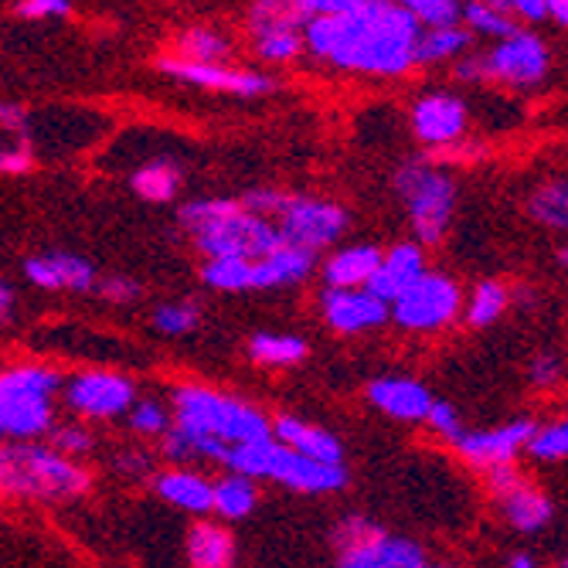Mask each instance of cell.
Returning <instances> with one entry per match:
<instances>
[{
  "label": "cell",
  "instance_id": "cell-1",
  "mask_svg": "<svg viewBox=\"0 0 568 568\" xmlns=\"http://www.w3.org/2000/svg\"><path fill=\"white\" fill-rule=\"evenodd\" d=\"M419 31L392 0H368L347 14L314 18L303 28V48L341 72L398 79L416 65Z\"/></svg>",
  "mask_w": 568,
  "mask_h": 568
},
{
  "label": "cell",
  "instance_id": "cell-2",
  "mask_svg": "<svg viewBox=\"0 0 568 568\" xmlns=\"http://www.w3.org/2000/svg\"><path fill=\"white\" fill-rule=\"evenodd\" d=\"M266 412L252 408L232 395H222L204 385H178L174 388V419L171 429L161 436V449L168 459H191L194 443H222L242 446L266 439L270 433Z\"/></svg>",
  "mask_w": 568,
  "mask_h": 568
},
{
  "label": "cell",
  "instance_id": "cell-3",
  "mask_svg": "<svg viewBox=\"0 0 568 568\" xmlns=\"http://www.w3.org/2000/svg\"><path fill=\"white\" fill-rule=\"evenodd\" d=\"M181 229L194 239L204 260H245L270 255L283 239L270 219L245 212L239 201L201 197L181 209Z\"/></svg>",
  "mask_w": 568,
  "mask_h": 568
},
{
  "label": "cell",
  "instance_id": "cell-4",
  "mask_svg": "<svg viewBox=\"0 0 568 568\" xmlns=\"http://www.w3.org/2000/svg\"><path fill=\"white\" fill-rule=\"evenodd\" d=\"M92 487L79 459L41 443H14L0 449V494L24 500H69Z\"/></svg>",
  "mask_w": 568,
  "mask_h": 568
},
{
  "label": "cell",
  "instance_id": "cell-5",
  "mask_svg": "<svg viewBox=\"0 0 568 568\" xmlns=\"http://www.w3.org/2000/svg\"><path fill=\"white\" fill-rule=\"evenodd\" d=\"M62 388V375L44 365H14L0 372V436L34 443L55 426L51 398Z\"/></svg>",
  "mask_w": 568,
  "mask_h": 568
},
{
  "label": "cell",
  "instance_id": "cell-6",
  "mask_svg": "<svg viewBox=\"0 0 568 568\" xmlns=\"http://www.w3.org/2000/svg\"><path fill=\"white\" fill-rule=\"evenodd\" d=\"M551 72V51L535 31H514L484 55H463L456 75L463 82H500L514 89L541 85Z\"/></svg>",
  "mask_w": 568,
  "mask_h": 568
},
{
  "label": "cell",
  "instance_id": "cell-7",
  "mask_svg": "<svg viewBox=\"0 0 568 568\" xmlns=\"http://www.w3.org/2000/svg\"><path fill=\"white\" fill-rule=\"evenodd\" d=\"M395 187L408 209V222L423 245H439L456 209V187L449 174L426 161H412L395 174Z\"/></svg>",
  "mask_w": 568,
  "mask_h": 568
},
{
  "label": "cell",
  "instance_id": "cell-8",
  "mask_svg": "<svg viewBox=\"0 0 568 568\" xmlns=\"http://www.w3.org/2000/svg\"><path fill=\"white\" fill-rule=\"evenodd\" d=\"M459 286L443 273H423L392 303V317L405 331H443L459 317Z\"/></svg>",
  "mask_w": 568,
  "mask_h": 568
},
{
  "label": "cell",
  "instance_id": "cell-9",
  "mask_svg": "<svg viewBox=\"0 0 568 568\" xmlns=\"http://www.w3.org/2000/svg\"><path fill=\"white\" fill-rule=\"evenodd\" d=\"M344 229H347V212L341 204L321 197H290L276 225L286 245H296L310 255L334 245L344 235Z\"/></svg>",
  "mask_w": 568,
  "mask_h": 568
},
{
  "label": "cell",
  "instance_id": "cell-10",
  "mask_svg": "<svg viewBox=\"0 0 568 568\" xmlns=\"http://www.w3.org/2000/svg\"><path fill=\"white\" fill-rule=\"evenodd\" d=\"M487 480H490V494H494V500L500 504V510H504V518H507V525L514 528V531H525V535H535V531H541V528H548V521H551V514H555V504H551V497L541 490V487H535L518 467H497V470H490L487 474Z\"/></svg>",
  "mask_w": 568,
  "mask_h": 568
},
{
  "label": "cell",
  "instance_id": "cell-11",
  "mask_svg": "<svg viewBox=\"0 0 568 568\" xmlns=\"http://www.w3.org/2000/svg\"><path fill=\"white\" fill-rule=\"evenodd\" d=\"M65 402L82 419H120L136 402V388L120 372L92 368V372H79L65 385Z\"/></svg>",
  "mask_w": 568,
  "mask_h": 568
},
{
  "label": "cell",
  "instance_id": "cell-12",
  "mask_svg": "<svg viewBox=\"0 0 568 568\" xmlns=\"http://www.w3.org/2000/svg\"><path fill=\"white\" fill-rule=\"evenodd\" d=\"M535 433V423L531 419H514L507 426H497V429H480V433H463L453 446L456 453L470 463V467H480V470H497V467H510L518 453L528 446Z\"/></svg>",
  "mask_w": 568,
  "mask_h": 568
},
{
  "label": "cell",
  "instance_id": "cell-13",
  "mask_svg": "<svg viewBox=\"0 0 568 568\" xmlns=\"http://www.w3.org/2000/svg\"><path fill=\"white\" fill-rule=\"evenodd\" d=\"M334 548L341 568H398L395 535L382 531L368 518H357V514L334 528Z\"/></svg>",
  "mask_w": 568,
  "mask_h": 568
},
{
  "label": "cell",
  "instance_id": "cell-14",
  "mask_svg": "<svg viewBox=\"0 0 568 568\" xmlns=\"http://www.w3.org/2000/svg\"><path fill=\"white\" fill-rule=\"evenodd\" d=\"M467 102L449 95V92H433L423 95L416 106H412V130L426 146L446 150L467 136Z\"/></svg>",
  "mask_w": 568,
  "mask_h": 568
},
{
  "label": "cell",
  "instance_id": "cell-15",
  "mask_svg": "<svg viewBox=\"0 0 568 568\" xmlns=\"http://www.w3.org/2000/svg\"><path fill=\"white\" fill-rule=\"evenodd\" d=\"M161 72L178 79V82L197 85V89L232 92V95H245V99L273 92V79H266L260 72H242L232 65H201V62H184V59H161Z\"/></svg>",
  "mask_w": 568,
  "mask_h": 568
},
{
  "label": "cell",
  "instance_id": "cell-16",
  "mask_svg": "<svg viewBox=\"0 0 568 568\" xmlns=\"http://www.w3.org/2000/svg\"><path fill=\"white\" fill-rule=\"evenodd\" d=\"M321 310L331 331L337 334H365L388 321V306L368 290H327Z\"/></svg>",
  "mask_w": 568,
  "mask_h": 568
},
{
  "label": "cell",
  "instance_id": "cell-17",
  "mask_svg": "<svg viewBox=\"0 0 568 568\" xmlns=\"http://www.w3.org/2000/svg\"><path fill=\"white\" fill-rule=\"evenodd\" d=\"M266 480H276V484H283V487H290L296 494H334V490H341L347 484V470H344V463H341V467H327V463L296 456V453L280 446Z\"/></svg>",
  "mask_w": 568,
  "mask_h": 568
},
{
  "label": "cell",
  "instance_id": "cell-18",
  "mask_svg": "<svg viewBox=\"0 0 568 568\" xmlns=\"http://www.w3.org/2000/svg\"><path fill=\"white\" fill-rule=\"evenodd\" d=\"M426 273V252L419 242H402L388 252H382V263L372 276V283L365 286L372 296H378L385 306H392L412 283Z\"/></svg>",
  "mask_w": 568,
  "mask_h": 568
},
{
  "label": "cell",
  "instance_id": "cell-19",
  "mask_svg": "<svg viewBox=\"0 0 568 568\" xmlns=\"http://www.w3.org/2000/svg\"><path fill=\"white\" fill-rule=\"evenodd\" d=\"M24 276L41 290H65V293H89L95 290V266L72 252H48L24 263Z\"/></svg>",
  "mask_w": 568,
  "mask_h": 568
},
{
  "label": "cell",
  "instance_id": "cell-20",
  "mask_svg": "<svg viewBox=\"0 0 568 568\" xmlns=\"http://www.w3.org/2000/svg\"><path fill=\"white\" fill-rule=\"evenodd\" d=\"M273 439L296 453V456H306V459H317V463H327V467H341L344 463V446L341 439L324 429V426H314V423H303L296 416H280L273 426H270Z\"/></svg>",
  "mask_w": 568,
  "mask_h": 568
},
{
  "label": "cell",
  "instance_id": "cell-21",
  "mask_svg": "<svg viewBox=\"0 0 568 568\" xmlns=\"http://www.w3.org/2000/svg\"><path fill=\"white\" fill-rule=\"evenodd\" d=\"M368 402L398 423H426L433 395L412 378H378L368 385Z\"/></svg>",
  "mask_w": 568,
  "mask_h": 568
},
{
  "label": "cell",
  "instance_id": "cell-22",
  "mask_svg": "<svg viewBox=\"0 0 568 568\" xmlns=\"http://www.w3.org/2000/svg\"><path fill=\"white\" fill-rule=\"evenodd\" d=\"M310 273H314V255L280 242L270 255L252 263V290H280V286H293L303 283Z\"/></svg>",
  "mask_w": 568,
  "mask_h": 568
},
{
  "label": "cell",
  "instance_id": "cell-23",
  "mask_svg": "<svg viewBox=\"0 0 568 568\" xmlns=\"http://www.w3.org/2000/svg\"><path fill=\"white\" fill-rule=\"evenodd\" d=\"M378 263H382V248L375 245H351V248L334 252L324 266L327 290H365Z\"/></svg>",
  "mask_w": 568,
  "mask_h": 568
},
{
  "label": "cell",
  "instance_id": "cell-24",
  "mask_svg": "<svg viewBox=\"0 0 568 568\" xmlns=\"http://www.w3.org/2000/svg\"><path fill=\"white\" fill-rule=\"evenodd\" d=\"M153 490L181 510H191V514L212 510V480H204L194 470H184V467L164 470V474L153 477Z\"/></svg>",
  "mask_w": 568,
  "mask_h": 568
},
{
  "label": "cell",
  "instance_id": "cell-25",
  "mask_svg": "<svg viewBox=\"0 0 568 568\" xmlns=\"http://www.w3.org/2000/svg\"><path fill=\"white\" fill-rule=\"evenodd\" d=\"M34 164L28 116L18 106H0V174H24Z\"/></svg>",
  "mask_w": 568,
  "mask_h": 568
},
{
  "label": "cell",
  "instance_id": "cell-26",
  "mask_svg": "<svg viewBox=\"0 0 568 568\" xmlns=\"http://www.w3.org/2000/svg\"><path fill=\"white\" fill-rule=\"evenodd\" d=\"M191 568H235V538L212 521H197L187 531Z\"/></svg>",
  "mask_w": 568,
  "mask_h": 568
},
{
  "label": "cell",
  "instance_id": "cell-27",
  "mask_svg": "<svg viewBox=\"0 0 568 568\" xmlns=\"http://www.w3.org/2000/svg\"><path fill=\"white\" fill-rule=\"evenodd\" d=\"M474 44V34L463 24H449V28H426L419 31L416 41V65H433V62H446V59H463Z\"/></svg>",
  "mask_w": 568,
  "mask_h": 568
},
{
  "label": "cell",
  "instance_id": "cell-28",
  "mask_svg": "<svg viewBox=\"0 0 568 568\" xmlns=\"http://www.w3.org/2000/svg\"><path fill=\"white\" fill-rule=\"evenodd\" d=\"M178 51L184 62H201V65H229V55H232V41L215 31V28H187L181 38H178Z\"/></svg>",
  "mask_w": 568,
  "mask_h": 568
},
{
  "label": "cell",
  "instance_id": "cell-29",
  "mask_svg": "<svg viewBox=\"0 0 568 568\" xmlns=\"http://www.w3.org/2000/svg\"><path fill=\"white\" fill-rule=\"evenodd\" d=\"M306 341L293 334H255L248 341V357L266 368H293L306 357Z\"/></svg>",
  "mask_w": 568,
  "mask_h": 568
},
{
  "label": "cell",
  "instance_id": "cell-30",
  "mask_svg": "<svg viewBox=\"0 0 568 568\" xmlns=\"http://www.w3.org/2000/svg\"><path fill=\"white\" fill-rule=\"evenodd\" d=\"M130 184L143 201L168 204L181 191V168L174 161H153V164H143L140 171H133Z\"/></svg>",
  "mask_w": 568,
  "mask_h": 568
},
{
  "label": "cell",
  "instance_id": "cell-31",
  "mask_svg": "<svg viewBox=\"0 0 568 568\" xmlns=\"http://www.w3.org/2000/svg\"><path fill=\"white\" fill-rule=\"evenodd\" d=\"M255 500H260L255 484L239 474H229L225 480L212 484V510L222 514L225 521H239L245 514H252Z\"/></svg>",
  "mask_w": 568,
  "mask_h": 568
},
{
  "label": "cell",
  "instance_id": "cell-32",
  "mask_svg": "<svg viewBox=\"0 0 568 568\" xmlns=\"http://www.w3.org/2000/svg\"><path fill=\"white\" fill-rule=\"evenodd\" d=\"M459 18L467 21L463 28H467L470 34H487V38H507L518 31V24H514V18L497 8V4H480V0H467V4H459Z\"/></svg>",
  "mask_w": 568,
  "mask_h": 568
},
{
  "label": "cell",
  "instance_id": "cell-33",
  "mask_svg": "<svg viewBox=\"0 0 568 568\" xmlns=\"http://www.w3.org/2000/svg\"><path fill=\"white\" fill-rule=\"evenodd\" d=\"M507 303H510L507 286L497 283V280H484V283L474 290L470 303H467V324H470V327H490V324H497V321L504 317Z\"/></svg>",
  "mask_w": 568,
  "mask_h": 568
},
{
  "label": "cell",
  "instance_id": "cell-34",
  "mask_svg": "<svg viewBox=\"0 0 568 568\" xmlns=\"http://www.w3.org/2000/svg\"><path fill=\"white\" fill-rule=\"evenodd\" d=\"M528 209H531V219L535 222H541L545 229H558L561 232L568 225V187H565V181L541 184L535 191Z\"/></svg>",
  "mask_w": 568,
  "mask_h": 568
},
{
  "label": "cell",
  "instance_id": "cell-35",
  "mask_svg": "<svg viewBox=\"0 0 568 568\" xmlns=\"http://www.w3.org/2000/svg\"><path fill=\"white\" fill-rule=\"evenodd\" d=\"M204 286L219 293H245L252 290V263L245 260H209L201 270Z\"/></svg>",
  "mask_w": 568,
  "mask_h": 568
},
{
  "label": "cell",
  "instance_id": "cell-36",
  "mask_svg": "<svg viewBox=\"0 0 568 568\" xmlns=\"http://www.w3.org/2000/svg\"><path fill=\"white\" fill-rule=\"evenodd\" d=\"M416 24L426 28H449L459 24V0H392Z\"/></svg>",
  "mask_w": 568,
  "mask_h": 568
},
{
  "label": "cell",
  "instance_id": "cell-37",
  "mask_svg": "<svg viewBox=\"0 0 568 568\" xmlns=\"http://www.w3.org/2000/svg\"><path fill=\"white\" fill-rule=\"evenodd\" d=\"M201 324V306L194 300H178V303H161L153 310V327L168 337L191 334Z\"/></svg>",
  "mask_w": 568,
  "mask_h": 568
},
{
  "label": "cell",
  "instance_id": "cell-38",
  "mask_svg": "<svg viewBox=\"0 0 568 568\" xmlns=\"http://www.w3.org/2000/svg\"><path fill=\"white\" fill-rule=\"evenodd\" d=\"M255 55L263 62H293L303 51V34L300 31H263L252 34Z\"/></svg>",
  "mask_w": 568,
  "mask_h": 568
},
{
  "label": "cell",
  "instance_id": "cell-39",
  "mask_svg": "<svg viewBox=\"0 0 568 568\" xmlns=\"http://www.w3.org/2000/svg\"><path fill=\"white\" fill-rule=\"evenodd\" d=\"M535 459H541V463H558V459H565V453H568V426L561 423V419H555V423H548V426H535V433H531V439H528V446H525Z\"/></svg>",
  "mask_w": 568,
  "mask_h": 568
},
{
  "label": "cell",
  "instance_id": "cell-40",
  "mask_svg": "<svg viewBox=\"0 0 568 568\" xmlns=\"http://www.w3.org/2000/svg\"><path fill=\"white\" fill-rule=\"evenodd\" d=\"M130 429L140 433V436H164L171 429V412L168 405H161L158 398H143V402H133L130 405Z\"/></svg>",
  "mask_w": 568,
  "mask_h": 568
},
{
  "label": "cell",
  "instance_id": "cell-41",
  "mask_svg": "<svg viewBox=\"0 0 568 568\" xmlns=\"http://www.w3.org/2000/svg\"><path fill=\"white\" fill-rule=\"evenodd\" d=\"M92 446H95V439H92V433H89L85 426H62V429L51 433V449H59V453L69 456V459L89 456Z\"/></svg>",
  "mask_w": 568,
  "mask_h": 568
},
{
  "label": "cell",
  "instance_id": "cell-42",
  "mask_svg": "<svg viewBox=\"0 0 568 568\" xmlns=\"http://www.w3.org/2000/svg\"><path fill=\"white\" fill-rule=\"evenodd\" d=\"M286 201H290V194H283L276 187H252L239 204L245 212L260 215V219H273V215H280L286 209Z\"/></svg>",
  "mask_w": 568,
  "mask_h": 568
},
{
  "label": "cell",
  "instance_id": "cell-43",
  "mask_svg": "<svg viewBox=\"0 0 568 568\" xmlns=\"http://www.w3.org/2000/svg\"><path fill=\"white\" fill-rule=\"evenodd\" d=\"M426 423L433 426V433L436 436H443L446 443H456L463 433V423H459V416H456V408L449 405V402H433L429 405V416H426Z\"/></svg>",
  "mask_w": 568,
  "mask_h": 568
},
{
  "label": "cell",
  "instance_id": "cell-44",
  "mask_svg": "<svg viewBox=\"0 0 568 568\" xmlns=\"http://www.w3.org/2000/svg\"><path fill=\"white\" fill-rule=\"evenodd\" d=\"M95 290L102 300L110 303H133L140 296V283L130 276H106V280H95Z\"/></svg>",
  "mask_w": 568,
  "mask_h": 568
},
{
  "label": "cell",
  "instance_id": "cell-45",
  "mask_svg": "<svg viewBox=\"0 0 568 568\" xmlns=\"http://www.w3.org/2000/svg\"><path fill=\"white\" fill-rule=\"evenodd\" d=\"M72 11V0H21L18 14L28 21H44V18H65Z\"/></svg>",
  "mask_w": 568,
  "mask_h": 568
},
{
  "label": "cell",
  "instance_id": "cell-46",
  "mask_svg": "<svg viewBox=\"0 0 568 568\" xmlns=\"http://www.w3.org/2000/svg\"><path fill=\"white\" fill-rule=\"evenodd\" d=\"M531 382L538 388H555L561 382V361L555 354H538L531 361Z\"/></svg>",
  "mask_w": 568,
  "mask_h": 568
},
{
  "label": "cell",
  "instance_id": "cell-47",
  "mask_svg": "<svg viewBox=\"0 0 568 568\" xmlns=\"http://www.w3.org/2000/svg\"><path fill=\"white\" fill-rule=\"evenodd\" d=\"M504 8L510 18H521L528 24L548 21V0H504Z\"/></svg>",
  "mask_w": 568,
  "mask_h": 568
},
{
  "label": "cell",
  "instance_id": "cell-48",
  "mask_svg": "<svg viewBox=\"0 0 568 568\" xmlns=\"http://www.w3.org/2000/svg\"><path fill=\"white\" fill-rule=\"evenodd\" d=\"M116 467L123 474H133V477H143L150 470V456L146 453H123V459H116Z\"/></svg>",
  "mask_w": 568,
  "mask_h": 568
},
{
  "label": "cell",
  "instance_id": "cell-49",
  "mask_svg": "<svg viewBox=\"0 0 568 568\" xmlns=\"http://www.w3.org/2000/svg\"><path fill=\"white\" fill-rule=\"evenodd\" d=\"M14 317V290L0 280V327H8Z\"/></svg>",
  "mask_w": 568,
  "mask_h": 568
},
{
  "label": "cell",
  "instance_id": "cell-50",
  "mask_svg": "<svg viewBox=\"0 0 568 568\" xmlns=\"http://www.w3.org/2000/svg\"><path fill=\"white\" fill-rule=\"evenodd\" d=\"M548 18H555V24H568V0H548Z\"/></svg>",
  "mask_w": 568,
  "mask_h": 568
},
{
  "label": "cell",
  "instance_id": "cell-51",
  "mask_svg": "<svg viewBox=\"0 0 568 568\" xmlns=\"http://www.w3.org/2000/svg\"><path fill=\"white\" fill-rule=\"evenodd\" d=\"M507 568H538V561H535L531 555L521 551V555H514V558L507 561Z\"/></svg>",
  "mask_w": 568,
  "mask_h": 568
},
{
  "label": "cell",
  "instance_id": "cell-52",
  "mask_svg": "<svg viewBox=\"0 0 568 568\" xmlns=\"http://www.w3.org/2000/svg\"><path fill=\"white\" fill-rule=\"evenodd\" d=\"M480 4H497V8H504V0H480ZM507 11V8H504Z\"/></svg>",
  "mask_w": 568,
  "mask_h": 568
},
{
  "label": "cell",
  "instance_id": "cell-53",
  "mask_svg": "<svg viewBox=\"0 0 568 568\" xmlns=\"http://www.w3.org/2000/svg\"><path fill=\"white\" fill-rule=\"evenodd\" d=\"M423 568H453V565H429V561H426Z\"/></svg>",
  "mask_w": 568,
  "mask_h": 568
}]
</instances>
